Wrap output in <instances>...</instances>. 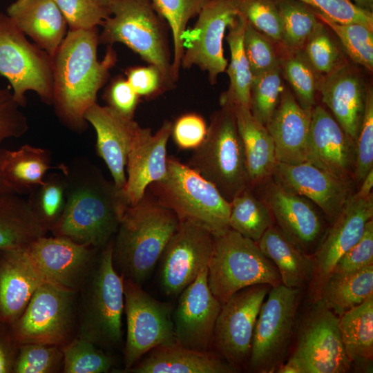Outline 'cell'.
<instances>
[{
  "label": "cell",
  "instance_id": "obj_1",
  "mask_svg": "<svg viewBox=\"0 0 373 373\" xmlns=\"http://www.w3.org/2000/svg\"><path fill=\"white\" fill-rule=\"evenodd\" d=\"M66 202L50 228L53 236L100 249L115 236L128 206L123 189L108 180L95 165L77 160L65 165Z\"/></svg>",
  "mask_w": 373,
  "mask_h": 373
},
{
  "label": "cell",
  "instance_id": "obj_2",
  "mask_svg": "<svg viewBox=\"0 0 373 373\" xmlns=\"http://www.w3.org/2000/svg\"><path fill=\"white\" fill-rule=\"evenodd\" d=\"M97 28L68 30L52 57V102L59 120L70 130L82 133L88 126L86 111L97 103L116 57L108 49L97 58Z\"/></svg>",
  "mask_w": 373,
  "mask_h": 373
},
{
  "label": "cell",
  "instance_id": "obj_3",
  "mask_svg": "<svg viewBox=\"0 0 373 373\" xmlns=\"http://www.w3.org/2000/svg\"><path fill=\"white\" fill-rule=\"evenodd\" d=\"M180 224L177 215L146 191L128 205L113 241V262L124 278L140 285L160 259Z\"/></svg>",
  "mask_w": 373,
  "mask_h": 373
},
{
  "label": "cell",
  "instance_id": "obj_4",
  "mask_svg": "<svg viewBox=\"0 0 373 373\" xmlns=\"http://www.w3.org/2000/svg\"><path fill=\"white\" fill-rule=\"evenodd\" d=\"M113 238L98 253L82 291L77 336L113 348L122 339L124 278L113 262Z\"/></svg>",
  "mask_w": 373,
  "mask_h": 373
},
{
  "label": "cell",
  "instance_id": "obj_5",
  "mask_svg": "<svg viewBox=\"0 0 373 373\" xmlns=\"http://www.w3.org/2000/svg\"><path fill=\"white\" fill-rule=\"evenodd\" d=\"M146 192L180 221L192 222L213 236L230 229V203L211 182L175 157H167L166 176L151 184Z\"/></svg>",
  "mask_w": 373,
  "mask_h": 373
},
{
  "label": "cell",
  "instance_id": "obj_6",
  "mask_svg": "<svg viewBox=\"0 0 373 373\" xmlns=\"http://www.w3.org/2000/svg\"><path fill=\"white\" fill-rule=\"evenodd\" d=\"M211 116L203 142L188 164L211 182L230 202L249 186L244 149L231 104H221Z\"/></svg>",
  "mask_w": 373,
  "mask_h": 373
},
{
  "label": "cell",
  "instance_id": "obj_7",
  "mask_svg": "<svg viewBox=\"0 0 373 373\" xmlns=\"http://www.w3.org/2000/svg\"><path fill=\"white\" fill-rule=\"evenodd\" d=\"M207 282L222 305L245 287L260 284L276 287L281 284L276 266L262 252L257 242L231 229L213 236Z\"/></svg>",
  "mask_w": 373,
  "mask_h": 373
},
{
  "label": "cell",
  "instance_id": "obj_8",
  "mask_svg": "<svg viewBox=\"0 0 373 373\" xmlns=\"http://www.w3.org/2000/svg\"><path fill=\"white\" fill-rule=\"evenodd\" d=\"M99 35L100 42L122 43L161 73L164 85L171 79V61L159 15L151 0H113Z\"/></svg>",
  "mask_w": 373,
  "mask_h": 373
},
{
  "label": "cell",
  "instance_id": "obj_9",
  "mask_svg": "<svg viewBox=\"0 0 373 373\" xmlns=\"http://www.w3.org/2000/svg\"><path fill=\"white\" fill-rule=\"evenodd\" d=\"M339 316L321 300L301 323L296 348L277 373H344L352 369L343 345Z\"/></svg>",
  "mask_w": 373,
  "mask_h": 373
},
{
  "label": "cell",
  "instance_id": "obj_10",
  "mask_svg": "<svg viewBox=\"0 0 373 373\" xmlns=\"http://www.w3.org/2000/svg\"><path fill=\"white\" fill-rule=\"evenodd\" d=\"M0 75L9 82L21 107L26 106V95L30 90L52 104V57L30 42L3 12H0Z\"/></svg>",
  "mask_w": 373,
  "mask_h": 373
},
{
  "label": "cell",
  "instance_id": "obj_11",
  "mask_svg": "<svg viewBox=\"0 0 373 373\" xmlns=\"http://www.w3.org/2000/svg\"><path fill=\"white\" fill-rule=\"evenodd\" d=\"M77 293L44 282L22 314L9 325L17 346L42 343L62 347L72 340L76 327Z\"/></svg>",
  "mask_w": 373,
  "mask_h": 373
},
{
  "label": "cell",
  "instance_id": "obj_12",
  "mask_svg": "<svg viewBox=\"0 0 373 373\" xmlns=\"http://www.w3.org/2000/svg\"><path fill=\"white\" fill-rule=\"evenodd\" d=\"M301 290L271 287L258 314L249 360L250 370L276 372L285 361L293 336Z\"/></svg>",
  "mask_w": 373,
  "mask_h": 373
},
{
  "label": "cell",
  "instance_id": "obj_13",
  "mask_svg": "<svg viewBox=\"0 0 373 373\" xmlns=\"http://www.w3.org/2000/svg\"><path fill=\"white\" fill-rule=\"evenodd\" d=\"M126 340L124 350L126 370L137 363L154 347L176 342L173 307L156 300L142 285L124 278Z\"/></svg>",
  "mask_w": 373,
  "mask_h": 373
},
{
  "label": "cell",
  "instance_id": "obj_14",
  "mask_svg": "<svg viewBox=\"0 0 373 373\" xmlns=\"http://www.w3.org/2000/svg\"><path fill=\"white\" fill-rule=\"evenodd\" d=\"M271 287L265 284L245 287L222 305L212 347L238 370L249 362L256 320Z\"/></svg>",
  "mask_w": 373,
  "mask_h": 373
},
{
  "label": "cell",
  "instance_id": "obj_15",
  "mask_svg": "<svg viewBox=\"0 0 373 373\" xmlns=\"http://www.w3.org/2000/svg\"><path fill=\"white\" fill-rule=\"evenodd\" d=\"M238 14L231 0H209L198 14L193 27L186 29L182 36L181 67L196 66L207 72L209 82L215 84L227 67L222 42Z\"/></svg>",
  "mask_w": 373,
  "mask_h": 373
},
{
  "label": "cell",
  "instance_id": "obj_16",
  "mask_svg": "<svg viewBox=\"0 0 373 373\" xmlns=\"http://www.w3.org/2000/svg\"><path fill=\"white\" fill-rule=\"evenodd\" d=\"M213 247V236L206 229L180 220L160 258V283L164 294L175 296L207 267Z\"/></svg>",
  "mask_w": 373,
  "mask_h": 373
},
{
  "label": "cell",
  "instance_id": "obj_17",
  "mask_svg": "<svg viewBox=\"0 0 373 373\" xmlns=\"http://www.w3.org/2000/svg\"><path fill=\"white\" fill-rule=\"evenodd\" d=\"M25 249L46 281L77 292L84 286L101 249L55 236L40 237Z\"/></svg>",
  "mask_w": 373,
  "mask_h": 373
},
{
  "label": "cell",
  "instance_id": "obj_18",
  "mask_svg": "<svg viewBox=\"0 0 373 373\" xmlns=\"http://www.w3.org/2000/svg\"><path fill=\"white\" fill-rule=\"evenodd\" d=\"M179 296L172 315L176 342L192 350L210 351L222 304L208 285L207 267Z\"/></svg>",
  "mask_w": 373,
  "mask_h": 373
},
{
  "label": "cell",
  "instance_id": "obj_19",
  "mask_svg": "<svg viewBox=\"0 0 373 373\" xmlns=\"http://www.w3.org/2000/svg\"><path fill=\"white\" fill-rule=\"evenodd\" d=\"M372 216V194L366 198L356 193L350 195L312 256L314 271L311 284L314 296H318L339 259L360 240Z\"/></svg>",
  "mask_w": 373,
  "mask_h": 373
},
{
  "label": "cell",
  "instance_id": "obj_20",
  "mask_svg": "<svg viewBox=\"0 0 373 373\" xmlns=\"http://www.w3.org/2000/svg\"><path fill=\"white\" fill-rule=\"evenodd\" d=\"M292 193L312 202L332 223L351 194V180L337 178L304 162L290 164L277 162L271 178Z\"/></svg>",
  "mask_w": 373,
  "mask_h": 373
},
{
  "label": "cell",
  "instance_id": "obj_21",
  "mask_svg": "<svg viewBox=\"0 0 373 373\" xmlns=\"http://www.w3.org/2000/svg\"><path fill=\"white\" fill-rule=\"evenodd\" d=\"M172 128V122L164 121L154 135L149 128L140 126L137 131L128 155L123 189L128 205L138 203L151 184L166 176V146Z\"/></svg>",
  "mask_w": 373,
  "mask_h": 373
},
{
  "label": "cell",
  "instance_id": "obj_22",
  "mask_svg": "<svg viewBox=\"0 0 373 373\" xmlns=\"http://www.w3.org/2000/svg\"><path fill=\"white\" fill-rule=\"evenodd\" d=\"M306 162L343 180L353 178L355 142L321 106L312 110Z\"/></svg>",
  "mask_w": 373,
  "mask_h": 373
},
{
  "label": "cell",
  "instance_id": "obj_23",
  "mask_svg": "<svg viewBox=\"0 0 373 373\" xmlns=\"http://www.w3.org/2000/svg\"><path fill=\"white\" fill-rule=\"evenodd\" d=\"M262 200L269 207L280 231L308 254L318 241L323 222L307 198L289 191L271 178L260 184Z\"/></svg>",
  "mask_w": 373,
  "mask_h": 373
},
{
  "label": "cell",
  "instance_id": "obj_24",
  "mask_svg": "<svg viewBox=\"0 0 373 373\" xmlns=\"http://www.w3.org/2000/svg\"><path fill=\"white\" fill-rule=\"evenodd\" d=\"M84 119L95 131L97 155L105 162L115 186L123 189L128 152L140 126L133 118L97 103L86 111Z\"/></svg>",
  "mask_w": 373,
  "mask_h": 373
},
{
  "label": "cell",
  "instance_id": "obj_25",
  "mask_svg": "<svg viewBox=\"0 0 373 373\" xmlns=\"http://www.w3.org/2000/svg\"><path fill=\"white\" fill-rule=\"evenodd\" d=\"M46 281L25 247L0 251V323H14Z\"/></svg>",
  "mask_w": 373,
  "mask_h": 373
},
{
  "label": "cell",
  "instance_id": "obj_26",
  "mask_svg": "<svg viewBox=\"0 0 373 373\" xmlns=\"http://www.w3.org/2000/svg\"><path fill=\"white\" fill-rule=\"evenodd\" d=\"M312 111L298 103L289 89H284L265 126L275 146L277 162L295 164L306 162Z\"/></svg>",
  "mask_w": 373,
  "mask_h": 373
},
{
  "label": "cell",
  "instance_id": "obj_27",
  "mask_svg": "<svg viewBox=\"0 0 373 373\" xmlns=\"http://www.w3.org/2000/svg\"><path fill=\"white\" fill-rule=\"evenodd\" d=\"M323 102L354 142L361 125L366 89L357 73L347 66L338 67L327 75L320 87Z\"/></svg>",
  "mask_w": 373,
  "mask_h": 373
},
{
  "label": "cell",
  "instance_id": "obj_28",
  "mask_svg": "<svg viewBox=\"0 0 373 373\" xmlns=\"http://www.w3.org/2000/svg\"><path fill=\"white\" fill-rule=\"evenodd\" d=\"M238 370L210 351H198L177 342L149 351L126 373H233Z\"/></svg>",
  "mask_w": 373,
  "mask_h": 373
},
{
  "label": "cell",
  "instance_id": "obj_29",
  "mask_svg": "<svg viewBox=\"0 0 373 373\" xmlns=\"http://www.w3.org/2000/svg\"><path fill=\"white\" fill-rule=\"evenodd\" d=\"M6 14L52 57L67 34V23L53 0H15Z\"/></svg>",
  "mask_w": 373,
  "mask_h": 373
},
{
  "label": "cell",
  "instance_id": "obj_30",
  "mask_svg": "<svg viewBox=\"0 0 373 373\" xmlns=\"http://www.w3.org/2000/svg\"><path fill=\"white\" fill-rule=\"evenodd\" d=\"M241 139L251 188L260 186L272 176L277 162L273 139L249 108L232 105Z\"/></svg>",
  "mask_w": 373,
  "mask_h": 373
},
{
  "label": "cell",
  "instance_id": "obj_31",
  "mask_svg": "<svg viewBox=\"0 0 373 373\" xmlns=\"http://www.w3.org/2000/svg\"><path fill=\"white\" fill-rule=\"evenodd\" d=\"M257 244L276 266L282 285L302 290L311 284L314 271L312 256L300 249L278 227L269 228Z\"/></svg>",
  "mask_w": 373,
  "mask_h": 373
},
{
  "label": "cell",
  "instance_id": "obj_32",
  "mask_svg": "<svg viewBox=\"0 0 373 373\" xmlns=\"http://www.w3.org/2000/svg\"><path fill=\"white\" fill-rule=\"evenodd\" d=\"M339 329L347 356L357 370L372 372L373 294L339 316Z\"/></svg>",
  "mask_w": 373,
  "mask_h": 373
},
{
  "label": "cell",
  "instance_id": "obj_33",
  "mask_svg": "<svg viewBox=\"0 0 373 373\" xmlns=\"http://www.w3.org/2000/svg\"><path fill=\"white\" fill-rule=\"evenodd\" d=\"M48 231L27 200L14 193L0 195V251L25 247Z\"/></svg>",
  "mask_w": 373,
  "mask_h": 373
},
{
  "label": "cell",
  "instance_id": "obj_34",
  "mask_svg": "<svg viewBox=\"0 0 373 373\" xmlns=\"http://www.w3.org/2000/svg\"><path fill=\"white\" fill-rule=\"evenodd\" d=\"M48 150L29 144L17 150H7L4 157L3 176L12 191L27 193L41 184L46 172L52 168Z\"/></svg>",
  "mask_w": 373,
  "mask_h": 373
},
{
  "label": "cell",
  "instance_id": "obj_35",
  "mask_svg": "<svg viewBox=\"0 0 373 373\" xmlns=\"http://www.w3.org/2000/svg\"><path fill=\"white\" fill-rule=\"evenodd\" d=\"M372 294L373 265H370L347 274H331L318 298L340 316Z\"/></svg>",
  "mask_w": 373,
  "mask_h": 373
},
{
  "label": "cell",
  "instance_id": "obj_36",
  "mask_svg": "<svg viewBox=\"0 0 373 373\" xmlns=\"http://www.w3.org/2000/svg\"><path fill=\"white\" fill-rule=\"evenodd\" d=\"M246 23L245 17L238 12L233 23L228 28L226 39L230 50L231 60L226 70L229 77V86L220 97V105L228 104L249 108L253 75L243 46Z\"/></svg>",
  "mask_w": 373,
  "mask_h": 373
},
{
  "label": "cell",
  "instance_id": "obj_37",
  "mask_svg": "<svg viewBox=\"0 0 373 373\" xmlns=\"http://www.w3.org/2000/svg\"><path fill=\"white\" fill-rule=\"evenodd\" d=\"M230 229L257 242L265 232L274 225V219L262 199L247 186L230 202Z\"/></svg>",
  "mask_w": 373,
  "mask_h": 373
},
{
  "label": "cell",
  "instance_id": "obj_38",
  "mask_svg": "<svg viewBox=\"0 0 373 373\" xmlns=\"http://www.w3.org/2000/svg\"><path fill=\"white\" fill-rule=\"evenodd\" d=\"M51 173L28 193V203L39 220L48 229L61 216L66 202L67 178L64 171Z\"/></svg>",
  "mask_w": 373,
  "mask_h": 373
},
{
  "label": "cell",
  "instance_id": "obj_39",
  "mask_svg": "<svg viewBox=\"0 0 373 373\" xmlns=\"http://www.w3.org/2000/svg\"><path fill=\"white\" fill-rule=\"evenodd\" d=\"M158 13L168 23L173 37V58L171 61L173 82L178 77L184 52L182 36L189 20L198 15L209 0H151Z\"/></svg>",
  "mask_w": 373,
  "mask_h": 373
},
{
  "label": "cell",
  "instance_id": "obj_40",
  "mask_svg": "<svg viewBox=\"0 0 373 373\" xmlns=\"http://www.w3.org/2000/svg\"><path fill=\"white\" fill-rule=\"evenodd\" d=\"M283 24L280 42L291 50L303 47L320 25L308 6L297 0H275Z\"/></svg>",
  "mask_w": 373,
  "mask_h": 373
},
{
  "label": "cell",
  "instance_id": "obj_41",
  "mask_svg": "<svg viewBox=\"0 0 373 373\" xmlns=\"http://www.w3.org/2000/svg\"><path fill=\"white\" fill-rule=\"evenodd\" d=\"M321 21L338 37L346 53L356 64L373 70V28L359 23H339L315 11Z\"/></svg>",
  "mask_w": 373,
  "mask_h": 373
},
{
  "label": "cell",
  "instance_id": "obj_42",
  "mask_svg": "<svg viewBox=\"0 0 373 373\" xmlns=\"http://www.w3.org/2000/svg\"><path fill=\"white\" fill-rule=\"evenodd\" d=\"M61 349L64 373H105L113 365L111 356L95 343L78 336Z\"/></svg>",
  "mask_w": 373,
  "mask_h": 373
},
{
  "label": "cell",
  "instance_id": "obj_43",
  "mask_svg": "<svg viewBox=\"0 0 373 373\" xmlns=\"http://www.w3.org/2000/svg\"><path fill=\"white\" fill-rule=\"evenodd\" d=\"M284 89L280 66L253 77L249 110L259 122L266 125L277 107Z\"/></svg>",
  "mask_w": 373,
  "mask_h": 373
},
{
  "label": "cell",
  "instance_id": "obj_44",
  "mask_svg": "<svg viewBox=\"0 0 373 373\" xmlns=\"http://www.w3.org/2000/svg\"><path fill=\"white\" fill-rule=\"evenodd\" d=\"M61 367V346L26 343L18 346L13 373H54Z\"/></svg>",
  "mask_w": 373,
  "mask_h": 373
},
{
  "label": "cell",
  "instance_id": "obj_45",
  "mask_svg": "<svg viewBox=\"0 0 373 373\" xmlns=\"http://www.w3.org/2000/svg\"><path fill=\"white\" fill-rule=\"evenodd\" d=\"M238 12L269 39L280 42L282 19L275 0H231Z\"/></svg>",
  "mask_w": 373,
  "mask_h": 373
},
{
  "label": "cell",
  "instance_id": "obj_46",
  "mask_svg": "<svg viewBox=\"0 0 373 373\" xmlns=\"http://www.w3.org/2000/svg\"><path fill=\"white\" fill-rule=\"evenodd\" d=\"M70 30H90L103 25L110 15L108 8L95 0H53Z\"/></svg>",
  "mask_w": 373,
  "mask_h": 373
},
{
  "label": "cell",
  "instance_id": "obj_47",
  "mask_svg": "<svg viewBox=\"0 0 373 373\" xmlns=\"http://www.w3.org/2000/svg\"><path fill=\"white\" fill-rule=\"evenodd\" d=\"M285 77L294 90L296 100L305 110L314 106L316 82L313 69L303 56L289 57L283 64Z\"/></svg>",
  "mask_w": 373,
  "mask_h": 373
},
{
  "label": "cell",
  "instance_id": "obj_48",
  "mask_svg": "<svg viewBox=\"0 0 373 373\" xmlns=\"http://www.w3.org/2000/svg\"><path fill=\"white\" fill-rule=\"evenodd\" d=\"M271 41L247 21L243 46L253 77L280 66V61Z\"/></svg>",
  "mask_w": 373,
  "mask_h": 373
},
{
  "label": "cell",
  "instance_id": "obj_49",
  "mask_svg": "<svg viewBox=\"0 0 373 373\" xmlns=\"http://www.w3.org/2000/svg\"><path fill=\"white\" fill-rule=\"evenodd\" d=\"M304 46L303 57L314 70L329 75L338 68L340 52L322 23H320Z\"/></svg>",
  "mask_w": 373,
  "mask_h": 373
},
{
  "label": "cell",
  "instance_id": "obj_50",
  "mask_svg": "<svg viewBox=\"0 0 373 373\" xmlns=\"http://www.w3.org/2000/svg\"><path fill=\"white\" fill-rule=\"evenodd\" d=\"M373 169V93L366 90L365 108L358 135L355 142V163L353 178L361 182Z\"/></svg>",
  "mask_w": 373,
  "mask_h": 373
},
{
  "label": "cell",
  "instance_id": "obj_51",
  "mask_svg": "<svg viewBox=\"0 0 373 373\" xmlns=\"http://www.w3.org/2000/svg\"><path fill=\"white\" fill-rule=\"evenodd\" d=\"M310 6L332 21L339 23H359L373 28L371 11L360 8L351 0H297Z\"/></svg>",
  "mask_w": 373,
  "mask_h": 373
},
{
  "label": "cell",
  "instance_id": "obj_52",
  "mask_svg": "<svg viewBox=\"0 0 373 373\" xmlns=\"http://www.w3.org/2000/svg\"><path fill=\"white\" fill-rule=\"evenodd\" d=\"M373 265V220L365 227L360 240L338 261L332 273L347 274Z\"/></svg>",
  "mask_w": 373,
  "mask_h": 373
},
{
  "label": "cell",
  "instance_id": "obj_53",
  "mask_svg": "<svg viewBox=\"0 0 373 373\" xmlns=\"http://www.w3.org/2000/svg\"><path fill=\"white\" fill-rule=\"evenodd\" d=\"M9 88H0V145L6 139L19 137L28 129L26 117Z\"/></svg>",
  "mask_w": 373,
  "mask_h": 373
},
{
  "label": "cell",
  "instance_id": "obj_54",
  "mask_svg": "<svg viewBox=\"0 0 373 373\" xmlns=\"http://www.w3.org/2000/svg\"><path fill=\"white\" fill-rule=\"evenodd\" d=\"M207 128L202 116L196 113H186L173 124L171 135L178 148L194 150L203 142Z\"/></svg>",
  "mask_w": 373,
  "mask_h": 373
},
{
  "label": "cell",
  "instance_id": "obj_55",
  "mask_svg": "<svg viewBox=\"0 0 373 373\" xmlns=\"http://www.w3.org/2000/svg\"><path fill=\"white\" fill-rule=\"evenodd\" d=\"M139 97L126 79L122 77L113 80L104 95L108 106L118 113L131 118H133Z\"/></svg>",
  "mask_w": 373,
  "mask_h": 373
},
{
  "label": "cell",
  "instance_id": "obj_56",
  "mask_svg": "<svg viewBox=\"0 0 373 373\" xmlns=\"http://www.w3.org/2000/svg\"><path fill=\"white\" fill-rule=\"evenodd\" d=\"M126 80L139 96L152 95L165 86L161 73L152 65L128 69Z\"/></svg>",
  "mask_w": 373,
  "mask_h": 373
},
{
  "label": "cell",
  "instance_id": "obj_57",
  "mask_svg": "<svg viewBox=\"0 0 373 373\" xmlns=\"http://www.w3.org/2000/svg\"><path fill=\"white\" fill-rule=\"evenodd\" d=\"M17 351L10 326L0 323V373H13Z\"/></svg>",
  "mask_w": 373,
  "mask_h": 373
},
{
  "label": "cell",
  "instance_id": "obj_58",
  "mask_svg": "<svg viewBox=\"0 0 373 373\" xmlns=\"http://www.w3.org/2000/svg\"><path fill=\"white\" fill-rule=\"evenodd\" d=\"M373 186V169H372L361 181V185L356 193L362 198H366L372 194Z\"/></svg>",
  "mask_w": 373,
  "mask_h": 373
},
{
  "label": "cell",
  "instance_id": "obj_59",
  "mask_svg": "<svg viewBox=\"0 0 373 373\" xmlns=\"http://www.w3.org/2000/svg\"><path fill=\"white\" fill-rule=\"evenodd\" d=\"M6 151L7 149H0V195L8 193H14L10 187L8 185L3 176L2 166Z\"/></svg>",
  "mask_w": 373,
  "mask_h": 373
},
{
  "label": "cell",
  "instance_id": "obj_60",
  "mask_svg": "<svg viewBox=\"0 0 373 373\" xmlns=\"http://www.w3.org/2000/svg\"><path fill=\"white\" fill-rule=\"evenodd\" d=\"M361 8L370 11L373 7V0H351Z\"/></svg>",
  "mask_w": 373,
  "mask_h": 373
},
{
  "label": "cell",
  "instance_id": "obj_61",
  "mask_svg": "<svg viewBox=\"0 0 373 373\" xmlns=\"http://www.w3.org/2000/svg\"><path fill=\"white\" fill-rule=\"evenodd\" d=\"M98 3L104 7L108 8V6L113 0H95Z\"/></svg>",
  "mask_w": 373,
  "mask_h": 373
}]
</instances>
